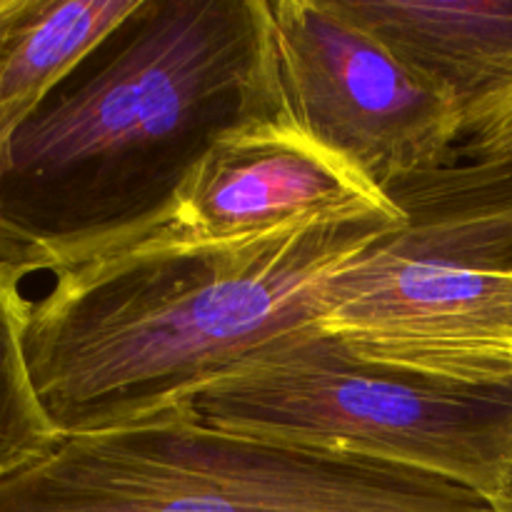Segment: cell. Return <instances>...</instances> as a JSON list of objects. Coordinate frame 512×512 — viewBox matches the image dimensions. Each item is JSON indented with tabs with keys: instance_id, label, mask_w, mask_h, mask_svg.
<instances>
[{
	"instance_id": "cell-1",
	"label": "cell",
	"mask_w": 512,
	"mask_h": 512,
	"mask_svg": "<svg viewBox=\"0 0 512 512\" xmlns=\"http://www.w3.org/2000/svg\"><path fill=\"white\" fill-rule=\"evenodd\" d=\"M400 228L328 220L200 240L163 225L58 270L25 323L35 398L60 438L190 410L265 348L318 325L333 280Z\"/></svg>"
},
{
	"instance_id": "cell-2",
	"label": "cell",
	"mask_w": 512,
	"mask_h": 512,
	"mask_svg": "<svg viewBox=\"0 0 512 512\" xmlns=\"http://www.w3.org/2000/svg\"><path fill=\"white\" fill-rule=\"evenodd\" d=\"M0 163V238L23 273L78 265L173 220L195 165L265 120L260 0H143Z\"/></svg>"
},
{
	"instance_id": "cell-3",
	"label": "cell",
	"mask_w": 512,
	"mask_h": 512,
	"mask_svg": "<svg viewBox=\"0 0 512 512\" xmlns=\"http://www.w3.org/2000/svg\"><path fill=\"white\" fill-rule=\"evenodd\" d=\"M0 512H498L423 470L225 433L190 410L65 435L0 478Z\"/></svg>"
},
{
	"instance_id": "cell-4",
	"label": "cell",
	"mask_w": 512,
	"mask_h": 512,
	"mask_svg": "<svg viewBox=\"0 0 512 512\" xmlns=\"http://www.w3.org/2000/svg\"><path fill=\"white\" fill-rule=\"evenodd\" d=\"M190 413L225 433L423 470L490 500L512 465V383L455 385L368 363L318 325L210 385Z\"/></svg>"
},
{
	"instance_id": "cell-5",
	"label": "cell",
	"mask_w": 512,
	"mask_h": 512,
	"mask_svg": "<svg viewBox=\"0 0 512 512\" xmlns=\"http://www.w3.org/2000/svg\"><path fill=\"white\" fill-rule=\"evenodd\" d=\"M265 120L310 135L388 190L448 163L460 118L333 0H260Z\"/></svg>"
},
{
	"instance_id": "cell-6",
	"label": "cell",
	"mask_w": 512,
	"mask_h": 512,
	"mask_svg": "<svg viewBox=\"0 0 512 512\" xmlns=\"http://www.w3.org/2000/svg\"><path fill=\"white\" fill-rule=\"evenodd\" d=\"M390 235L333 280L318 328L368 363L455 385L512 383V275L408 253Z\"/></svg>"
},
{
	"instance_id": "cell-7",
	"label": "cell",
	"mask_w": 512,
	"mask_h": 512,
	"mask_svg": "<svg viewBox=\"0 0 512 512\" xmlns=\"http://www.w3.org/2000/svg\"><path fill=\"white\" fill-rule=\"evenodd\" d=\"M328 220L408 223L343 155L278 120H250L195 165L168 225L200 240H243Z\"/></svg>"
},
{
	"instance_id": "cell-8",
	"label": "cell",
	"mask_w": 512,
	"mask_h": 512,
	"mask_svg": "<svg viewBox=\"0 0 512 512\" xmlns=\"http://www.w3.org/2000/svg\"><path fill=\"white\" fill-rule=\"evenodd\" d=\"M333 3L450 100L460 143L512 115V0Z\"/></svg>"
},
{
	"instance_id": "cell-9",
	"label": "cell",
	"mask_w": 512,
	"mask_h": 512,
	"mask_svg": "<svg viewBox=\"0 0 512 512\" xmlns=\"http://www.w3.org/2000/svg\"><path fill=\"white\" fill-rule=\"evenodd\" d=\"M385 193L405 213L390 243L480 273L512 275V160H448Z\"/></svg>"
},
{
	"instance_id": "cell-10",
	"label": "cell",
	"mask_w": 512,
	"mask_h": 512,
	"mask_svg": "<svg viewBox=\"0 0 512 512\" xmlns=\"http://www.w3.org/2000/svg\"><path fill=\"white\" fill-rule=\"evenodd\" d=\"M140 5L143 0H25L0 43V163L40 105Z\"/></svg>"
},
{
	"instance_id": "cell-11",
	"label": "cell",
	"mask_w": 512,
	"mask_h": 512,
	"mask_svg": "<svg viewBox=\"0 0 512 512\" xmlns=\"http://www.w3.org/2000/svg\"><path fill=\"white\" fill-rule=\"evenodd\" d=\"M25 275L13 265H0V478L40 458L60 438L35 398L25 365L30 313V300L20 293Z\"/></svg>"
},
{
	"instance_id": "cell-12",
	"label": "cell",
	"mask_w": 512,
	"mask_h": 512,
	"mask_svg": "<svg viewBox=\"0 0 512 512\" xmlns=\"http://www.w3.org/2000/svg\"><path fill=\"white\" fill-rule=\"evenodd\" d=\"M448 160H512V115L478 138L460 143Z\"/></svg>"
},
{
	"instance_id": "cell-13",
	"label": "cell",
	"mask_w": 512,
	"mask_h": 512,
	"mask_svg": "<svg viewBox=\"0 0 512 512\" xmlns=\"http://www.w3.org/2000/svg\"><path fill=\"white\" fill-rule=\"evenodd\" d=\"M23 3H25V0H0V43H3L5 33L10 30L13 20L18 18ZM0 265H13V260H10V253H8V248H5L3 238H0ZM13 268H15V265H13Z\"/></svg>"
},
{
	"instance_id": "cell-14",
	"label": "cell",
	"mask_w": 512,
	"mask_h": 512,
	"mask_svg": "<svg viewBox=\"0 0 512 512\" xmlns=\"http://www.w3.org/2000/svg\"><path fill=\"white\" fill-rule=\"evenodd\" d=\"M493 505L498 512H512V465H510L508 475H505L503 485H500L498 495L493 498Z\"/></svg>"
}]
</instances>
